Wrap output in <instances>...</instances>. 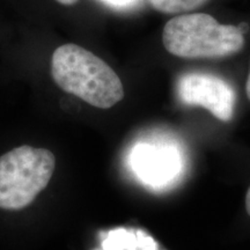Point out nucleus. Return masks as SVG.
I'll use <instances>...</instances> for the list:
<instances>
[{
	"label": "nucleus",
	"instance_id": "nucleus-7",
	"mask_svg": "<svg viewBox=\"0 0 250 250\" xmlns=\"http://www.w3.org/2000/svg\"><path fill=\"white\" fill-rule=\"evenodd\" d=\"M56 1L65 6H72V5H76L77 2H79V0H56Z\"/></svg>",
	"mask_w": 250,
	"mask_h": 250
},
{
	"label": "nucleus",
	"instance_id": "nucleus-6",
	"mask_svg": "<svg viewBox=\"0 0 250 250\" xmlns=\"http://www.w3.org/2000/svg\"><path fill=\"white\" fill-rule=\"evenodd\" d=\"M102 1L107 2L108 5L112 6V7H118V8H124V7H130L134 2L138 1V0H102Z\"/></svg>",
	"mask_w": 250,
	"mask_h": 250
},
{
	"label": "nucleus",
	"instance_id": "nucleus-3",
	"mask_svg": "<svg viewBox=\"0 0 250 250\" xmlns=\"http://www.w3.org/2000/svg\"><path fill=\"white\" fill-rule=\"evenodd\" d=\"M56 168L54 153L23 145L0 156V210L20 211L48 186Z\"/></svg>",
	"mask_w": 250,
	"mask_h": 250
},
{
	"label": "nucleus",
	"instance_id": "nucleus-2",
	"mask_svg": "<svg viewBox=\"0 0 250 250\" xmlns=\"http://www.w3.org/2000/svg\"><path fill=\"white\" fill-rule=\"evenodd\" d=\"M169 54L184 59H215L237 54L245 46L239 27L221 24L206 13H184L170 19L162 31Z\"/></svg>",
	"mask_w": 250,
	"mask_h": 250
},
{
	"label": "nucleus",
	"instance_id": "nucleus-4",
	"mask_svg": "<svg viewBox=\"0 0 250 250\" xmlns=\"http://www.w3.org/2000/svg\"><path fill=\"white\" fill-rule=\"evenodd\" d=\"M177 99L190 107H202L217 120L229 122L234 116L236 93L223 78L203 72L184 73L176 83Z\"/></svg>",
	"mask_w": 250,
	"mask_h": 250
},
{
	"label": "nucleus",
	"instance_id": "nucleus-1",
	"mask_svg": "<svg viewBox=\"0 0 250 250\" xmlns=\"http://www.w3.org/2000/svg\"><path fill=\"white\" fill-rule=\"evenodd\" d=\"M51 76L59 88L93 107L109 109L124 98L123 83L104 61L83 46H58L51 58Z\"/></svg>",
	"mask_w": 250,
	"mask_h": 250
},
{
	"label": "nucleus",
	"instance_id": "nucleus-9",
	"mask_svg": "<svg viewBox=\"0 0 250 250\" xmlns=\"http://www.w3.org/2000/svg\"><path fill=\"white\" fill-rule=\"evenodd\" d=\"M246 93H247V96H248V99L250 101V71H249V76H248V79H247V83H246Z\"/></svg>",
	"mask_w": 250,
	"mask_h": 250
},
{
	"label": "nucleus",
	"instance_id": "nucleus-5",
	"mask_svg": "<svg viewBox=\"0 0 250 250\" xmlns=\"http://www.w3.org/2000/svg\"><path fill=\"white\" fill-rule=\"evenodd\" d=\"M210 0H149L155 11L164 14H184L191 12Z\"/></svg>",
	"mask_w": 250,
	"mask_h": 250
},
{
	"label": "nucleus",
	"instance_id": "nucleus-8",
	"mask_svg": "<svg viewBox=\"0 0 250 250\" xmlns=\"http://www.w3.org/2000/svg\"><path fill=\"white\" fill-rule=\"evenodd\" d=\"M246 210H247V213L250 215V188L248 189V191H247V195H246Z\"/></svg>",
	"mask_w": 250,
	"mask_h": 250
}]
</instances>
